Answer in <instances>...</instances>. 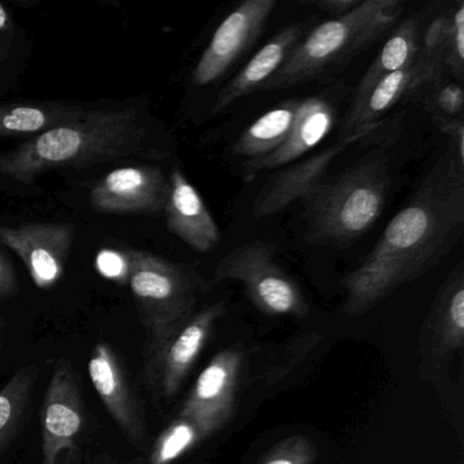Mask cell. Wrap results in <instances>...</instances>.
<instances>
[{"label":"cell","instance_id":"24","mask_svg":"<svg viewBox=\"0 0 464 464\" xmlns=\"http://www.w3.org/2000/svg\"><path fill=\"white\" fill-rule=\"evenodd\" d=\"M34 380L36 369L24 368L13 374L0 390V450L12 439L20 425Z\"/></svg>","mask_w":464,"mask_h":464},{"label":"cell","instance_id":"4","mask_svg":"<svg viewBox=\"0 0 464 464\" xmlns=\"http://www.w3.org/2000/svg\"><path fill=\"white\" fill-rule=\"evenodd\" d=\"M403 7L401 0H363L350 14L314 26L260 92L285 91L334 74L382 39Z\"/></svg>","mask_w":464,"mask_h":464},{"label":"cell","instance_id":"14","mask_svg":"<svg viewBox=\"0 0 464 464\" xmlns=\"http://www.w3.org/2000/svg\"><path fill=\"white\" fill-rule=\"evenodd\" d=\"M344 91L346 86H338L334 94L327 92L300 99L295 123L284 145L270 156L243 162L241 176L244 180L251 181L256 178L257 173L265 170L287 167L314 150L335 127L338 121L339 97H342Z\"/></svg>","mask_w":464,"mask_h":464},{"label":"cell","instance_id":"31","mask_svg":"<svg viewBox=\"0 0 464 464\" xmlns=\"http://www.w3.org/2000/svg\"><path fill=\"white\" fill-rule=\"evenodd\" d=\"M15 39V24L7 10L0 5V64H4L12 53Z\"/></svg>","mask_w":464,"mask_h":464},{"label":"cell","instance_id":"20","mask_svg":"<svg viewBox=\"0 0 464 464\" xmlns=\"http://www.w3.org/2000/svg\"><path fill=\"white\" fill-rule=\"evenodd\" d=\"M420 53V21L415 17L406 18L388 37L387 42L380 50L379 55L374 58L369 69L366 70L362 80L360 81L354 94H353L349 110L360 105L373 91L374 86L380 81L384 80L387 75L411 66L417 61Z\"/></svg>","mask_w":464,"mask_h":464},{"label":"cell","instance_id":"13","mask_svg":"<svg viewBox=\"0 0 464 464\" xmlns=\"http://www.w3.org/2000/svg\"><path fill=\"white\" fill-rule=\"evenodd\" d=\"M169 192V178L157 165H132L107 173L94 184L91 203L104 214L164 213Z\"/></svg>","mask_w":464,"mask_h":464},{"label":"cell","instance_id":"26","mask_svg":"<svg viewBox=\"0 0 464 464\" xmlns=\"http://www.w3.org/2000/svg\"><path fill=\"white\" fill-rule=\"evenodd\" d=\"M319 450L306 436L287 437L274 445L257 464H314Z\"/></svg>","mask_w":464,"mask_h":464},{"label":"cell","instance_id":"22","mask_svg":"<svg viewBox=\"0 0 464 464\" xmlns=\"http://www.w3.org/2000/svg\"><path fill=\"white\" fill-rule=\"evenodd\" d=\"M423 55L441 63L445 74L463 80L464 4L459 2L448 14L440 15L420 36Z\"/></svg>","mask_w":464,"mask_h":464},{"label":"cell","instance_id":"28","mask_svg":"<svg viewBox=\"0 0 464 464\" xmlns=\"http://www.w3.org/2000/svg\"><path fill=\"white\" fill-rule=\"evenodd\" d=\"M433 121L434 127L442 134L447 135L450 140V146L455 156L458 157L459 162L464 165V123L463 118L450 119L444 116L434 115L429 113Z\"/></svg>","mask_w":464,"mask_h":464},{"label":"cell","instance_id":"27","mask_svg":"<svg viewBox=\"0 0 464 464\" xmlns=\"http://www.w3.org/2000/svg\"><path fill=\"white\" fill-rule=\"evenodd\" d=\"M428 113L444 116V118L461 119L463 115L464 92L460 83L444 82L434 86L422 100Z\"/></svg>","mask_w":464,"mask_h":464},{"label":"cell","instance_id":"21","mask_svg":"<svg viewBox=\"0 0 464 464\" xmlns=\"http://www.w3.org/2000/svg\"><path fill=\"white\" fill-rule=\"evenodd\" d=\"M300 100H287L249 124L233 143L236 159L255 161L278 150L295 123Z\"/></svg>","mask_w":464,"mask_h":464},{"label":"cell","instance_id":"23","mask_svg":"<svg viewBox=\"0 0 464 464\" xmlns=\"http://www.w3.org/2000/svg\"><path fill=\"white\" fill-rule=\"evenodd\" d=\"M82 108L62 104H12L0 107V137L40 135L80 118Z\"/></svg>","mask_w":464,"mask_h":464},{"label":"cell","instance_id":"2","mask_svg":"<svg viewBox=\"0 0 464 464\" xmlns=\"http://www.w3.org/2000/svg\"><path fill=\"white\" fill-rule=\"evenodd\" d=\"M148 131L134 108L91 110L0 154V173L31 184L48 170L93 167L142 154Z\"/></svg>","mask_w":464,"mask_h":464},{"label":"cell","instance_id":"19","mask_svg":"<svg viewBox=\"0 0 464 464\" xmlns=\"http://www.w3.org/2000/svg\"><path fill=\"white\" fill-rule=\"evenodd\" d=\"M306 34L305 24H292L276 32L267 44L263 45L256 55L236 74L217 94L211 113L227 110L243 97L262 91L263 86L281 69L295 45Z\"/></svg>","mask_w":464,"mask_h":464},{"label":"cell","instance_id":"32","mask_svg":"<svg viewBox=\"0 0 464 464\" xmlns=\"http://www.w3.org/2000/svg\"><path fill=\"white\" fill-rule=\"evenodd\" d=\"M362 2L363 0H311V2H303V5L317 7V9L334 15V18H339L350 14Z\"/></svg>","mask_w":464,"mask_h":464},{"label":"cell","instance_id":"30","mask_svg":"<svg viewBox=\"0 0 464 464\" xmlns=\"http://www.w3.org/2000/svg\"><path fill=\"white\" fill-rule=\"evenodd\" d=\"M18 281L14 265L4 249H0V300L12 297L17 293Z\"/></svg>","mask_w":464,"mask_h":464},{"label":"cell","instance_id":"11","mask_svg":"<svg viewBox=\"0 0 464 464\" xmlns=\"http://www.w3.org/2000/svg\"><path fill=\"white\" fill-rule=\"evenodd\" d=\"M445 75L441 63L423 55L420 51L411 66L387 75L360 105L347 111L338 140L379 123L388 111L401 102L415 99L420 102L434 86L444 81Z\"/></svg>","mask_w":464,"mask_h":464},{"label":"cell","instance_id":"25","mask_svg":"<svg viewBox=\"0 0 464 464\" xmlns=\"http://www.w3.org/2000/svg\"><path fill=\"white\" fill-rule=\"evenodd\" d=\"M208 439L188 418L178 415L160 434L151 450L149 464H172Z\"/></svg>","mask_w":464,"mask_h":464},{"label":"cell","instance_id":"7","mask_svg":"<svg viewBox=\"0 0 464 464\" xmlns=\"http://www.w3.org/2000/svg\"><path fill=\"white\" fill-rule=\"evenodd\" d=\"M227 308L210 304L172 330L149 338L146 379L161 398L172 399L199 360Z\"/></svg>","mask_w":464,"mask_h":464},{"label":"cell","instance_id":"5","mask_svg":"<svg viewBox=\"0 0 464 464\" xmlns=\"http://www.w3.org/2000/svg\"><path fill=\"white\" fill-rule=\"evenodd\" d=\"M140 323L150 336L178 327L197 312L198 282L184 266L138 249L124 252Z\"/></svg>","mask_w":464,"mask_h":464},{"label":"cell","instance_id":"18","mask_svg":"<svg viewBox=\"0 0 464 464\" xmlns=\"http://www.w3.org/2000/svg\"><path fill=\"white\" fill-rule=\"evenodd\" d=\"M168 230L178 236L192 251L210 254L221 243V232L194 184L180 168L169 176V192L164 208Z\"/></svg>","mask_w":464,"mask_h":464},{"label":"cell","instance_id":"12","mask_svg":"<svg viewBox=\"0 0 464 464\" xmlns=\"http://www.w3.org/2000/svg\"><path fill=\"white\" fill-rule=\"evenodd\" d=\"M276 0H246L236 7L214 32L192 72L195 85L217 82L232 64L259 39Z\"/></svg>","mask_w":464,"mask_h":464},{"label":"cell","instance_id":"15","mask_svg":"<svg viewBox=\"0 0 464 464\" xmlns=\"http://www.w3.org/2000/svg\"><path fill=\"white\" fill-rule=\"evenodd\" d=\"M82 396L69 363H59L43 406V464H66L83 425Z\"/></svg>","mask_w":464,"mask_h":464},{"label":"cell","instance_id":"10","mask_svg":"<svg viewBox=\"0 0 464 464\" xmlns=\"http://www.w3.org/2000/svg\"><path fill=\"white\" fill-rule=\"evenodd\" d=\"M243 365L240 350L219 352L200 372L179 415L192 420L206 437L225 428L235 412Z\"/></svg>","mask_w":464,"mask_h":464},{"label":"cell","instance_id":"29","mask_svg":"<svg viewBox=\"0 0 464 464\" xmlns=\"http://www.w3.org/2000/svg\"><path fill=\"white\" fill-rule=\"evenodd\" d=\"M97 268L107 278L129 281V263L124 254L105 249L97 256Z\"/></svg>","mask_w":464,"mask_h":464},{"label":"cell","instance_id":"6","mask_svg":"<svg viewBox=\"0 0 464 464\" xmlns=\"http://www.w3.org/2000/svg\"><path fill=\"white\" fill-rule=\"evenodd\" d=\"M276 244L251 241L233 249L214 268L211 284L243 285L255 308L267 316H308L309 306L298 282L276 260Z\"/></svg>","mask_w":464,"mask_h":464},{"label":"cell","instance_id":"9","mask_svg":"<svg viewBox=\"0 0 464 464\" xmlns=\"http://www.w3.org/2000/svg\"><path fill=\"white\" fill-rule=\"evenodd\" d=\"M464 346V268L459 263L442 282L420 325V374L440 384L453 355Z\"/></svg>","mask_w":464,"mask_h":464},{"label":"cell","instance_id":"16","mask_svg":"<svg viewBox=\"0 0 464 464\" xmlns=\"http://www.w3.org/2000/svg\"><path fill=\"white\" fill-rule=\"evenodd\" d=\"M74 235L70 224L0 225V244L21 257L40 289H50L61 279Z\"/></svg>","mask_w":464,"mask_h":464},{"label":"cell","instance_id":"17","mask_svg":"<svg viewBox=\"0 0 464 464\" xmlns=\"http://www.w3.org/2000/svg\"><path fill=\"white\" fill-rule=\"evenodd\" d=\"M88 369L97 395L127 439L135 444L145 441V420L115 350L99 342L92 350Z\"/></svg>","mask_w":464,"mask_h":464},{"label":"cell","instance_id":"3","mask_svg":"<svg viewBox=\"0 0 464 464\" xmlns=\"http://www.w3.org/2000/svg\"><path fill=\"white\" fill-rule=\"evenodd\" d=\"M388 146H376L354 164L323 179L301 202L305 208V241L317 246H347L382 217L390 195Z\"/></svg>","mask_w":464,"mask_h":464},{"label":"cell","instance_id":"1","mask_svg":"<svg viewBox=\"0 0 464 464\" xmlns=\"http://www.w3.org/2000/svg\"><path fill=\"white\" fill-rule=\"evenodd\" d=\"M464 165L452 149L429 168L371 254L342 282L344 314L355 317L436 267L463 238Z\"/></svg>","mask_w":464,"mask_h":464},{"label":"cell","instance_id":"8","mask_svg":"<svg viewBox=\"0 0 464 464\" xmlns=\"http://www.w3.org/2000/svg\"><path fill=\"white\" fill-rule=\"evenodd\" d=\"M387 121H382L373 126L360 130L355 134L336 140L335 145L317 151L314 156L293 162L276 175L271 176L260 188L252 203L255 218L273 217L284 211L287 206L303 200L323 179L330 173L331 165L344 151L358 145L390 146L391 130Z\"/></svg>","mask_w":464,"mask_h":464}]
</instances>
